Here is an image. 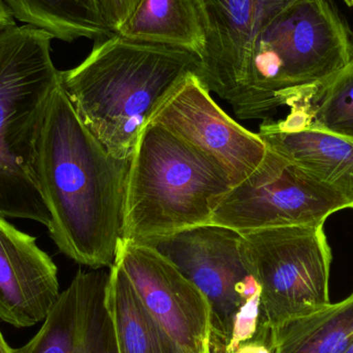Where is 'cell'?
I'll list each match as a JSON object with an SVG mask.
<instances>
[{"label":"cell","mask_w":353,"mask_h":353,"mask_svg":"<svg viewBox=\"0 0 353 353\" xmlns=\"http://www.w3.org/2000/svg\"><path fill=\"white\" fill-rule=\"evenodd\" d=\"M345 209L347 203L337 193L268 148L259 168L220 201L211 224L252 232L325 223L332 214Z\"/></svg>","instance_id":"52a82bcc"},{"label":"cell","mask_w":353,"mask_h":353,"mask_svg":"<svg viewBox=\"0 0 353 353\" xmlns=\"http://www.w3.org/2000/svg\"><path fill=\"white\" fill-rule=\"evenodd\" d=\"M130 161L105 150L58 85L46 110L35 175L50 214V236L76 263L92 270L115 263Z\"/></svg>","instance_id":"6da1fadb"},{"label":"cell","mask_w":353,"mask_h":353,"mask_svg":"<svg viewBox=\"0 0 353 353\" xmlns=\"http://www.w3.org/2000/svg\"><path fill=\"white\" fill-rule=\"evenodd\" d=\"M208 353H273L270 342V330L261 325L254 337L239 344L232 350L226 346L219 335L212 331Z\"/></svg>","instance_id":"ffe728a7"},{"label":"cell","mask_w":353,"mask_h":353,"mask_svg":"<svg viewBox=\"0 0 353 353\" xmlns=\"http://www.w3.org/2000/svg\"><path fill=\"white\" fill-rule=\"evenodd\" d=\"M109 273L79 271L43 321L14 353H120L105 305Z\"/></svg>","instance_id":"7c38bea8"},{"label":"cell","mask_w":353,"mask_h":353,"mask_svg":"<svg viewBox=\"0 0 353 353\" xmlns=\"http://www.w3.org/2000/svg\"><path fill=\"white\" fill-rule=\"evenodd\" d=\"M58 269L37 244L0 216V319L30 327L45 321L59 298Z\"/></svg>","instance_id":"4fadbf2b"},{"label":"cell","mask_w":353,"mask_h":353,"mask_svg":"<svg viewBox=\"0 0 353 353\" xmlns=\"http://www.w3.org/2000/svg\"><path fill=\"white\" fill-rule=\"evenodd\" d=\"M105 305L120 353H183L147 310L117 261L110 268Z\"/></svg>","instance_id":"9a60e30c"},{"label":"cell","mask_w":353,"mask_h":353,"mask_svg":"<svg viewBox=\"0 0 353 353\" xmlns=\"http://www.w3.org/2000/svg\"><path fill=\"white\" fill-rule=\"evenodd\" d=\"M14 18L43 29L54 39L74 41L115 34L101 18L94 0H3Z\"/></svg>","instance_id":"d6986e66"},{"label":"cell","mask_w":353,"mask_h":353,"mask_svg":"<svg viewBox=\"0 0 353 353\" xmlns=\"http://www.w3.org/2000/svg\"><path fill=\"white\" fill-rule=\"evenodd\" d=\"M344 1H345L346 4H347V6H350V8H353V0H344Z\"/></svg>","instance_id":"d4e9b609"},{"label":"cell","mask_w":353,"mask_h":353,"mask_svg":"<svg viewBox=\"0 0 353 353\" xmlns=\"http://www.w3.org/2000/svg\"><path fill=\"white\" fill-rule=\"evenodd\" d=\"M232 184L196 149L161 124L150 122L130 161L123 240L151 245L211 224Z\"/></svg>","instance_id":"277c9868"},{"label":"cell","mask_w":353,"mask_h":353,"mask_svg":"<svg viewBox=\"0 0 353 353\" xmlns=\"http://www.w3.org/2000/svg\"><path fill=\"white\" fill-rule=\"evenodd\" d=\"M353 58V33L334 0H299L259 35L232 108L242 120L271 119L292 91L313 86Z\"/></svg>","instance_id":"5b68a950"},{"label":"cell","mask_w":353,"mask_h":353,"mask_svg":"<svg viewBox=\"0 0 353 353\" xmlns=\"http://www.w3.org/2000/svg\"><path fill=\"white\" fill-rule=\"evenodd\" d=\"M14 16L3 0H0V32L14 26Z\"/></svg>","instance_id":"7402d4cb"},{"label":"cell","mask_w":353,"mask_h":353,"mask_svg":"<svg viewBox=\"0 0 353 353\" xmlns=\"http://www.w3.org/2000/svg\"><path fill=\"white\" fill-rule=\"evenodd\" d=\"M117 34L201 56L203 37L190 0H141Z\"/></svg>","instance_id":"ac0fdd59"},{"label":"cell","mask_w":353,"mask_h":353,"mask_svg":"<svg viewBox=\"0 0 353 353\" xmlns=\"http://www.w3.org/2000/svg\"><path fill=\"white\" fill-rule=\"evenodd\" d=\"M203 292L212 307L214 333L228 343L241 309L261 298L240 232L207 224L151 244Z\"/></svg>","instance_id":"ba28073f"},{"label":"cell","mask_w":353,"mask_h":353,"mask_svg":"<svg viewBox=\"0 0 353 353\" xmlns=\"http://www.w3.org/2000/svg\"><path fill=\"white\" fill-rule=\"evenodd\" d=\"M286 119L353 140V58L323 82L288 93Z\"/></svg>","instance_id":"e0dca14e"},{"label":"cell","mask_w":353,"mask_h":353,"mask_svg":"<svg viewBox=\"0 0 353 353\" xmlns=\"http://www.w3.org/2000/svg\"><path fill=\"white\" fill-rule=\"evenodd\" d=\"M299 0H190L203 37L197 77L220 99L234 103L257 39Z\"/></svg>","instance_id":"9c48e42d"},{"label":"cell","mask_w":353,"mask_h":353,"mask_svg":"<svg viewBox=\"0 0 353 353\" xmlns=\"http://www.w3.org/2000/svg\"><path fill=\"white\" fill-rule=\"evenodd\" d=\"M353 341V292L270 330L273 353H343Z\"/></svg>","instance_id":"2e32d148"},{"label":"cell","mask_w":353,"mask_h":353,"mask_svg":"<svg viewBox=\"0 0 353 353\" xmlns=\"http://www.w3.org/2000/svg\"><path fill=\"white\" fill-rule=\"evenodd\" d=\"M54 37L23 25L0 32V216L49 226L35 159L46 110L60 84Z\"/></svg>","instance_id":"3957f363"},{"label":"cell","mask_w":353,"mask_h":353,"mask_svg":"<svg viewBox=\"0 0 353 353\" xmlns=\"http://www.w3.org/2000/svg\"><path fill=\"white\" fill-rule=\"evenodd\" d=\"M325 223L240 232L261 286V325L272 330L331 303L332 250Z\"/></svg>","instance_id":"8992f818"},{"label":"cell","mask_w":353,"mask_h":353,"mask_svg":"<svg viewBox=\"0 0 353 353\" xmlns=\"http://www.w3.org/2000/svg\"><path fill=\"white\" fill-rule=\"evenodd\" d=\"M0 353H14V350L10 348V345L4 340L1 332H0Z\"/></svg>","instance_id":"603a6c76"},{"label":"cell","mask_w":353,"mask_h":353,"mask_svg":"<svg viewBox=\"0 0 353 353\" xmlns=\"http://www.w3.org/2000/svg\"><path fill=\"white\" fill-rule=\"evenodd\" d=\"M199 68L190 52L115 33L97 41L82 63L60 72V85L105 150L130 159L157 110Z\"/></svg>","instance_id":"7a4b0ae2"},{"label":"cell","mask_w":353,"mask_h":353,"mask_svg":"<svg viewBox=\"0 0 353 353\" xmlns=\"http://www.w3.org/2000/svg\"><path fill=\"white\" fill-rule=\"evenodd\" d=\"M343 353H353V341L352 343L350 344V346H348L347 350H345Z\"/></svg>","instance_id":"cb8c5ba5"},{"label":"cell","mask_w":353,"mask_h":353,"mask_svg":"<svg viewBox=\"0 0 353 353\" xmlns=\"http://www.w3.org/2000/svg\"><path fill=\"white\" fill-rule=\"evenodd\" d=\"M121 265L147 310L183 353H208L213 323L203 292L175 263L148 244L122 240Z\"/></svg>","instance_id":"30bf717a"},{"label":"cell","mask_w":353,"mask_h":353,"mask_svg":"<svg viewBox=\"0 0 353 353\" xmlns=\"http://www.w3.org/2000/svg\"><path fill=\"white\" fill-rule=\"evenodd\" d=\"M101 18L112 32L117 33L130 19L141 0H94Z\"/></svg>","instance_id":"44dd1931"},{"label":"cell","mask_w":353,"mask_h":353,"mask_svg":"<svg viewBox=\"0 0 353 353\" xmlns=\"http://www.w3.org/2000/svg\"><path fill=\"white\" fill-rule=\"evenodd\" d=\"M150 122L161 124L215 163L236 186L261 165L267 145L230 118L197 74H190Z\"/></svg>","instance_id":"8fae6325"},{"label":"cell","mask_w":353,"mask_h":353,"mask_svg":"<svg viewBox=\"0 0 353 353\" xmlns=\"http://www.w3.org/2000/svg\"><path fill=\"white\" fill-rule=\"evenodd\" d=\"M259 136L270 150L337 193L353 210V140L286 118L263 120Z\"/></svg>","instance_id":"5bb4252c"}]
</instances>
